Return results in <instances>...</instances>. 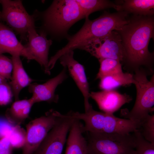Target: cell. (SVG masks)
Masks as SVG:
<instances>
[{"label":"cell","instance_id":"1","mask_svg":"<svg viewBox=\"0 0 154 154\" xmlns=\"http://www.w3.org/2000/svg\"><path fill=\"white\" fill-rule=\"evenodd\" d=\"M116 31L126 53L125 69L134 72L142 68L153 74L154 54L149 51L148 46L150 39L154 37L153 16L132 15L127 23Z\"/></svg>","mask_w":154,"mask_h":154},{"label":"cell","instance_id":"2","mask_svg":"<svg viewBox=\"0 0 154 154\" xmlns=\"http://www.w3.org/2000/svg\"><path fill=\"white\" fill-rule=\"evenodd\" d=\"M129 14L124 11L110 13L105 11L92 20L86 18L83 26L77 33L68 38L64 47L65 51L80 48L88 41L104 36L114 30L118 31L128 22Z\"/></svg>","mask_w":154,"mask_h":154},{"label":"cell","instance_id":"3","mask_svg":"<svg viewBox=\"0 0 154 154\" xmlns=\"http://www.w3.org/2000/svg\"><path fill=\"white\" fill-rule=\"evenodd\" d=\"M33 15L36 20L40 19L42 27L53 35L65 34L76 22L85 18L78 3L74 0L53 1L45 11L36 10Z\"/></svg>","mask_w":154,"mask_h":154},{"label":"cell","instance_id":"4","mask_svg":"<svg viewBox=\"0 0 154 154\" xmlns=\"http://www.w3.org/2000/svg\"><path fill=\"white\" fill-rule=\"evenodd\" d=\"M69 113L71 117L84 121V125L82 127L83 133L128 134L138 131L140 125L139 121L95 111L92 105L84 113L72 111Z\"/></svg>","mask_w":154,"mask_h":154},{"label":"cell","instance_id":"5","mask_svg":"<svg viewBox=\"0 0 154 154\" xmlns=\"http://www.w3.org/2000/svg\"><path fill=\"white\" fill-rule=\"evenodd\" d=\"M133 74V84L136 90V97L131 110H123L121 114L125 119L140 122L154 111V75L149 80L150 73L143 68L136 70Z\"/></svg>","mask_w":154,"mask_h":154},{"label":"cell","instance_id":"6","mask_svg":"<svg viewBox=\"0 0 154 154\" xmlns=\"http://www.w3.org/2000/svg\"><path fill=\"white\" fill-rule=\"evenodd\" d=\"M87 154H135V134L87 132Z\"/></svg>","mask_w":154,"mask_h":154},{"label":"cell","instance_id":"7","mask_svg":"<svg viewBox=\"0 0 154 154\" xmlns=\"http://www.w3.org/2000/svg\"><path fill=\"white\" fill-rule=\"evenodd\" d=\"M2 10L0 19L6 22L13 31L19 35L22 41L27 42L28 32L35 27L36 20L27 11L20 0H0Z\"/></svg>","mask_w":154,"mask_h":154},{"label":"cell","instance_id":"8","mask_svg":"<svg viewBox=\"0 0 154 154\" xmlns=\"http://www.w3.org/2000/svg\"><path fill=\"white\" fill-rule=\"evenodd\" d=\"M85 50L98 60L113 59L124 64L126 54L118 32L114 30L106 35L92 40L80 49Z\"/></svg>","mask_w":154,"mask_h":154},{"label":"cell","instance_id":"9","mask_svg":"<svg viewBox=\"0 0 154 154\" xmlns=\"http://www.w3.org/2000/svg\"><path fill=\"white\" fill-rule=\"evenodd\" d=\"M58 112L51 109L45 115L30 121L26 125V137L22 154H33L55 124Z\"/></svg>","mask_w":154,"mask_h":154},{"label":"cell","instance_id":"10","mask_svg":"<svg viewBox=\"0 0 154 154\" xmlns=\"http://www.w3.org/2000/svg\"><path fill=\"white\" fill-rule=\"evenodd\" d=\"M56 122L33 154H62L66 138L74 118L67 113H58Z\"/></svg>","mask_w":154,"mask_h":154},{"label":"cell","instance_id":"11","mask_svg":"<svg viewBox=\"0 0 154 154\" xmlns=\"http://www.w3.org/2000/svg\"><path fill=\"white\" fill-rule=\"evenodd\" d=\"M52 43V40L47 38L45 33L40 31L38 34L34 27L29 30L27 44L25 45L33 60L40 65L48 74H50L48 66V54Z\"/></svg>","mask_w":154,"mask_h":154},{"label":"cell","instance_id":"12","mask_svg":"<svg viewBox=\"0 0 154 154\" xmlns=\"http://www.w3.org/2000/svg\"><path fill=\"white\" fill-rule=\"evenodd\" d=\"M74 53L73 50H70L59 59L60 63L67 70L83 96L85 112L92 106L89 102L90 92L89 84L84 68L74 58Z\"/></svg>","mask_w":154,"mask_h":154},{"label":"cell","instance_id":"13","mask_svg":"<svg viewBox=\"0 0 154 154\" xmlns=\"http://www.w3.org/2000/svg\"><path fill=\"white\" fill-rule=\"evenodd\" d=\"M67 71L66 69L64 68L58 75L43 84H31L29 86V91L32 94L31 98L34 103L42 101L57 103L59 96L55 94V90L67 78Z\"/></svg>","mask_w":154,"mask_h":154},{"label":"cell","instance_id":"14","mask_svg":"<svg viewBox=\"0 0 154 154\" xmlns=\"http://www.w3.org/2000/svg\"><path fill=\"white\" fill-rule=\"evenodd\" d=\"M90 97L95 101L103 112L111 114H113L122 106L132 100L130 95L121 94L114 90L92 92Z\"/></svg>","mask_w":154,"mask_h":154},{"label":"cell","instance_id":"15","mask_svg":"<svg viewBox=\"0 0 154 154\" xmlns=\"http://www.w3.org/2000/svg\"><path fill=\"white\" fill-rule=\"evenodd\" d=\"M4 53L11 56L18 55L29 60H33L25 46L18 40L13 30L3 24L0 19V54Z\"/></svg>","mask_w":154,"mask_h":154},{"label":"cell","instance_id":"16","mask_svg":"<svg viewBox=\"0 0 154 154\" xmlns=\"http://www.w3.org/2000/svg\"><path fill=\"white\" fill-rule=\"evenodd\" d=\"M80 121L74 118L71 125L65 154H87V141L82 135L83 125Z\"/></svg>","mask_w":154,"mask_h":154},{"label":"cell","instance_id":"17","mask_svg":"<svg viewBox=\"0 0 154 154\" xmlns=\"http://www.w3.org/2000/svg\"><path fill=\"white\" fill-rule=\"evenodd\" d=\"M18 55L12 56L11 59L13 68L9 84L11 87L15 101L19 100V95L21 90L29 86L33 81L25 71Z\"/></svg>","mask_w":154,"mask_h":154},{"label":"cell","instance_id":"18","mask_svg":"<svg viewBox=\"0 0 154 154\" xmlns=\"http://www.w3.org/2000/svg\"><path fill=\"white\" fill-rule=\"evenodd\" d=\"M34 104L31 98L15 101L6 110L5 117L12 124L20 125L28 117L31 108Z\"/></svg>","mask_w":154,"mask_h":154},{"label":"cell","instance_id":"19","mask_svg":"<svg viewBox=\"0 0 154 154\" xmlns=\"http://www.w3.org/2000/svg\"><path fill=\"white\" fill-rule=\"evenodd\" d=\"M116 1L119 6V11L129 14L145 16H153L154 0H125Z\"/></svg>","mask_w":154,"mask_h":154},{"label":"cell","instance_id":"20","mask_svg":"<svg viewBox=\"0 0 154 154\" xmlns=\"http://www.w3.org/2000/svg\"><path fill=\"white\" fill-rule=\"evenodd\" d=\"M133 74L122 72L104 76L100 79L99 87L102 90H111L133 84Z\"/></svg>","mask_w":154,"mask_h":154},{"label":"cell","instance_id":"21","mask_svg":"<svg viewBox=\"0 0 154 154\" xmlns=\"http://www.w3.org/2000/svg\"><path fill=\"white\" fill-rule=\"evenodd\" d=\"M85 18L95 12L108 8H113L119 11V5L115 2L107 0H76Z\"/></svg>","mask_w":154,"mask_h":154},{"label":"cell","instance_id":"22","mask_svg":"<svg viewBox=\"0 0 154 154\" xmlns=\"http://www.w3.org/2000/svg\"><path fill=\"white\" fill-rule=\"evenodd\" d=\"M100 67L96 79H100L108 75L122 72V64L118 60L113 59L104 58L98 60Z\"/></svg>","mask_w":154,"mask_h":154},{"label":"cell","instance_id":"23","mask_svg":"<svg viewBox=\"0 0 154 154\" xmlns=\"http://www.w3.org/2000/svg\"><path fill=\"white\" fill-rule=\"evenodd\" d=\"M138 131L145 139L154 144V114H149L140 122Z\"/></svg>","mask_w":154,"mask_h":154},{"label":"cell","instance_id":"24","mask_svg":"<svg viewBox=\"0 0 154 154\" xmlns=\"http://www.w3.org/2000/svg\"><path fill=\"white\" fill-rule=\"evenodd\" d=\"M13 149L23 148L26 137V131L19 125H15L7 136Z\"/></svg>","mask_w":154,"mask_h":154},{"label":"cell","instance_id":"25","mask_svg":"<svg viewBox=\"0 0 154 154\" xmlns=\"http://www.w3.org/2000/svg\"><path fill=\"white\" fill-rule=\"evenodd\" d=\"M133 133L135 138V154H154V144L145 139L138 131Z\"/></svg>","mask_w":154,"mask_h":154},{"label":"cell","instance_id":"26","mask_svg":"<svg viewBox=\"0 0 154 154\" xmlns=\"http://www.w3.org/2000/svg\"><path fill=\"white\" fill-rule=\"evenodd\" d=\"M13 68L11 59L0 54V76L7 80L11 79Z\"/></svg>","mask_w":154,"mask_h":154},{"label":"cell","instance_id":"27","mask_svg":"<svg viewBox=\"0 0 154 154\" xmlns=\"http://www.w3.org/2000/svg\"><path fill=\"white\" fill-rule=\"evenodd\" d=\"M14 96L11 87L7 81L0 84V105L5 106L10 103Z\"/></svg>","mask_w":154,"mask_h":154},{"label":"cell","instance_id":"28","mask_svg":"<svg viewBox=\"0 0 154 154\" xmlns=\"http://www.w3.org/2000/svg\"><path fill=\"white\" fill-rule=\"evenodd\" d=\"M15 126L6 117H0V139L7 136Z\"/></svg>","mask_w":154,"mask_h":154},{"label":"cell","instance_id":"29","mask_svg":"<svg viewBox=\"0 0 154 154\" xmlns=\"http://www.w3.org/2000/svg\"><path fill=\"white\" fill-rule=\"evenodd\" d=\"M13 149L7 137L0 139V154H13Z\"/></svg>","mask_w":154,"mask_h":154},{"label":"cell","instance_id":"30","mask_svg":"<svg viewBox=\"0 0 154 154\" xmlns=\"http://www.w3.org/2000/svg\"><path fill=\"white\" fill-rule=\"evenodd\" d=\"M7 81V80L0 76V84Z\"/></svg>","mask_w":154,"mask_h":154}]
</instances>
